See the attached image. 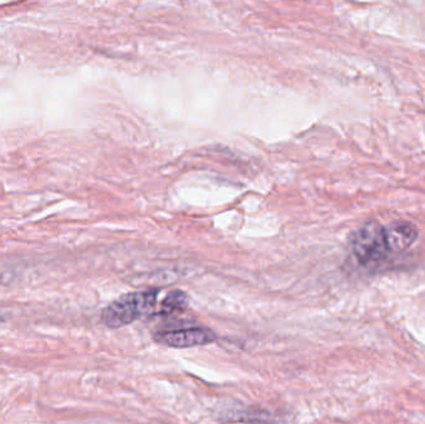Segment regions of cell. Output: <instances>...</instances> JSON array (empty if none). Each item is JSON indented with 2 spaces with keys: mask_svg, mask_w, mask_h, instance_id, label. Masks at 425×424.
Masks as SVG:
<instances>
[{
  "mask_svg": "<svg viewBox=\"0 0 425 424\" xmlns=\"http://www.w3.org/2000/svg\"><path fill=\"white\" fill-rule=\"evenodd\" d=\"M189 297L184 291L174 290L166 296L162 302L160 315H172V313H183L188 307Z\"/></svg>",
  "mask_w": 425,
  "mask_h": 424,
  "instance_id": "5b68a950",
  "label": "cell"
},
{
  "mask_svg": "<svg viewBox=\"0 0 425 424\" xmlns=\"http://www.w3.org/2000/svg\"><path fill=\"white\" fill-rule=\"evenodd\" d=\"M158 294V289H148L120 296L104 309L101 315L102 323L110 329H120L132 324L155 307Z\"/></svg>",
  "mask_w": 425,
  "mask_h": 424,
  "instance_id": "6da1fadb",
  "label": "cell"
},
{
  "mask_svg": "<svg viewBox=\"0 0 425 424\" xmlns=\"http://www.w3.org/2000/svg\"><path fill=\"white\" fill-rule=\"evenodd\" d=\"M386 229L391 253L407 250L418 238V230L409 222H396Z\"/></svg>",
  "mask_w": 425,
  "mask_h": 424,
  "instance_id": "277c9868",
  "label": "cell"
},
{
  "mask_svg": "<svg viewBox=\"0 0 425 424\" xmlns=\"http://www.w3.org/2000/svg\"><path fill=\"white\" fill-rule=\"evenodd\" d=\"M349 246L362 267H377L391 254L386 229L376 222L359 227L349 238Z\"/></svg>",
  "mask_w": 425,
  "mask_h": 424,
  "instance_id": "7a4b0ae2",
  "label": "cell"
},
{
  "mask_svg": "<svg viewBox=\"0 0 425 424\" xmlns=\"http://www.w3.org/2000/svg\"><path fill=\"white\" fill-rule=\"evenodd\" d=\"M242 417L237 418V421H242V422H246L250 424H274V417H271L270 414L267 412H263V411H250V412H244L240 414Z\"/></svg>",
  "mask_w": 425,
  "mask_h": 424,
  "instance_id": "8992f818",
  "label": "cell"
},
{
  "mask_svg": "<svg viewBox=\"0 0 425 424\" xmlns=\"http://www.w3.org/2000/svg\"><path fill=\"white\" fill-rule=\"evenodd\" d=\"M216 340V332L207 327L163 331L155 335L157 344L173 348H189V347L204 346Z\"/></svg>",
  "mask_w": 425,
  "mask_h": 424,
  "instance_id": "3957f363",
  "label": "cell"
}]
</instances>
